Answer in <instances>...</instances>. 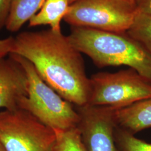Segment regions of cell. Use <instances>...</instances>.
Instances as JSON below:
<instances>
[{
  "instance_id": "obj_17",
  "label": "cell",
  "mask_w": 151,
  "mask_h": 151,
  "mask_svg": "<svg viewBox=\"0 0 151 151\" xmlns=\"http://www.w3.org/2000/svg\"><path fill=\"white\" fill-rule=\"evenodd\" d=\"M134 2L139 12L151 15V0H134Z\"/></svg>"
},
{
  "instance_id": "obj_11",
  "label": "cell",
  "mask_w": 151,
  "mask_h": 151,
  "mask_svg": "<svg viewBox=\"0 0 151 151\" xmlns=\"http://www.w3.org/2000/svg\"><path fill=\"white\" fill-rule=\"evenodd\" d=\"M45 0H12L11 10L6 25L10 32H18L40 10Z\"/></svg>"
},
{
  "instance_id": "obj_16",
  "label": "cell",
  "mask_w": 151,
  "mask_h": 151,
  "mask_svg": "<svg viewBox=\"0 0 151 151\" xmlns=\"http://www.w3.org/2000/svg\"><path fill=\"white\" fill-rule=\"evenodd\" d=\"M14 44V37H10L0 39V60L12 53Z\"/></svg>"
},
{
  "instance_id": "obj_12",
  "label": "cell",
  "mask_w": 151,
  "mask_h": 151,
  "mask_svg": "<svg viewBox=\"0 0 151 151\" xmlns=\"http://www.w3.org/2000/svg\"><path fill=\"white\" fill-rule=\"evenodd\" d=\"M127 32L151 55V15L139 12Z\"/></svg>"
},
{
  "instance_id": "obj_3",
  "label": "cell",
  "mask_w": 151,
  "mask_h": 151,
  "mask_svg": "<svg viewBox=\"0 0 151 151\" xmlns=\"http://www.w3.org/2000/svg\"><path fill=\"white\" fill-rule=\"evenodd\" d=\"M12 54L26 71L29 83L27 96L22 99L19 108L32 114L53 129L65 130L76 128L79 115L73 105L45 83L32 63L21 56Z\"/></svg>"
},
{
  "instance_id": "obj_18",
  "label": "cell",
  "mask_w": 151,
  "mask_h": 151,
  "mask_svg": "<svg viewBox=\"0 0 151 151\" xmlns=\"http://www.w3.org/2000/svg\"><path fill=\"white\" fill-rule=\"evenodd\" d=\"M0 151H6L5 149L4 148V147L1 145V143H0Z\"/></svg>"
},
{
  "instance_id": "obj_15",
  "label": "cell",
  "mask_w": 151,
  "mask_h": 151,
  "mask_svg": "<svg viewBox=\"0 0 151 151\" xmlns=\"http://www.w3.org/2000/svg\"><path fill=\"white\" fill-rule=\"evenodd\" d=\"M12 0H0V30L6 27L11 10Z\"/></svg>"
},
{
  "instance_id": "obj_19",
  "label": "cell",
  "mask_w": 151,
  "mask_h": 151,
  "mask_svg": "<svg viewBox=\"0 0 151 151\" xmlns=\"http://www.w3.org/2000/svg\"><path fill=\"white\" fill-rule=\"evenodd\" d=\"M68 2H69L70 4V5H71L72 4L74 3L75 2H76V1H78V0H68Z\"/></svg>"
},
{
  "instance_id": "obj_20",
  "label": "cell",
  "mask_w": 151,
  "mask_h": 151,
  "mask_svg": "<svg viewBox=\"0 0 151 151\" xmlns=\"http://www.w3.org/2000/svg\"><path fill=\"white\" fill-rule=\"evenodd\" d=\"M131 1H134V0H131Z\"/></svg>"
},
{
  "instance_id": "obj_9",
  "label": "cell",
  "mask_w": 151,
  "mask_h": 151,
  "mask_svg": "<svg viewBox=\"0 0 151 151\" xmlns=\"http://www.w3.org/2000/svg\"><path fill=\"white\" fill-rule=\"evenodd\" d=\"M115 120L117 125L135 134L151 128V97L129 106L116 109Z\"/></svg>"
},
{
  "instance_id": "obj_8",
  "label": "cell",
  "mask_w": 151,
  "mask_h": 151,
  "mask_svg": "<svg viewBox=\"0 0 151 151\" xmlns=\"http://www.w3.org/2000/svg\"><path fill=\"white\" fill-rule=\"evenodd\" d=\"M28 87L27 72L13 54L0 60V109H18L27 96Z\"/></svg>"
},
{
  "instance_id": "obj_7",
  "label": "cell",
  "mask_w": 151,
  "mask_h": 151,
  "mask_svg": "<svg viewBox=\"0 0 151 151\" xmlns=\"http://www.w3.org/2000/svg\"><path fill=\"white\" fill-rule=\"evenodd\" d=\"M77 128L88 151H116L114 130L116 126L113 108L85 105L76 106Z\"/></svg>"
},
{
  "instance_id": "obj_6",
  "label": "cell",
  "mask_w": 151,
  "mask_h": 151,
  "mask_svg": "<svg viewBox=\"0 0 151 151\" xmlns=\"http://www.w3.org/2000/svg\"><path fill=\"white\" fill-rule=\"evenodd\" d=\"M55 130L22 109L0 112V143L6 151H54Z\"/></svg>"
},
{
  "instance_id": "obj_14",
  "label": "cell",
  "mask_w": 151,
  "mask_h": 151,
  "mask_svg": "<svg viewBox=\"0 0 151 151\" xmlns=\"http://www.w3.org/2000/svg\"><path fill=\"white\" fill-rule=\"evenodd\" d=\"M55 131L57 139L54 151H88L83 143L77 127Z\"/></svg>"
},
{
  "instance_id": "obj_13",
  "label": "cell",
  "mask_w": 151,
  "mask_h": 151,
  "mask_svg": "<svg viewBox=\"0 0 151 151\" xmlns=\"http://www.w3.org/2000/svg\"><path fill=\"white\" fill-rule=\"evenodd\" d=\"M116 151H151V143L142 140L128 131L118 127L114 130Z\"/></svg>"
},
{
  "instance_id": "obj_5",
  "label": "cell",
  "mask_w": 151,
  "mask_h": 151,
  "mask_svg": "<svg viewBox=\"0 0 151 151\" xmlns=\"http://www.w3.org/2000/svg\"><path fill=\"white\" fill-rule=\"evenodd\" d=\"M139 11L131 0H78L64 18L72 27L127 32Z\"/></svg>"
},
{
  "instance_id": "obj_4",
  "label": "cell",
  "mask_w": 151,
  "mask_h": 151,
  "mask_svg": "<svg viewBox=\"0 0 151 151\" xmlns=\"http://www.w3.org/2000/svg\"><path fill=\"white\" fill-rule=\"evenodd\" d=\"M91 106L120 109L151 97V82L129 68L114 73L99 72L90 77Z\"/></svg>"
},
{
  "instance_id": "obj_2",
  "label": "cell",
  "mask_w": 151,
  "mask_h": 151,
  "mask_svg": "<svg viewBox=\"0 0 151 151\" xmlns=\"http://www.w3.org/2000/svg\"><path fill=\"white\" fill-rule=\"evenodd\" d=\"M67 37L97 67L126 65L151 82V55L127 32L72 27Z\"/></svg>"
},
{
  "instance_id": "obj_1",
  "label": "cell",
  "mask_w": 151,
  "mask_h": 151,
  "mask_svg": "<svg viewBox=\"0 0 151 151\" xmlns=\"http://www.w3.org/2000/svg\"><path fill=\"white\" fill-rule=\"evenodd\" d=\"M11 53L32 63L45 82L67 101L76 106L88 104L90 79L82 53L62 32H20L14 37Z\"/></svg>"
},
{
  "instance_id": "obj_10",
  "label": "cell",
  "mask_w": 151,
  "mask_h": 151,
  "mask_svg": "<svg viewBox=\"0 0 151 151\" xmlns=\"http://www.w3.org/2000/svg\"><path fill=\"white\" fill-rule=\"evenodd\" d=\"M68 0H45L40 10L29 22L30 27L49 25L55 32H61L60 23L70 10Z\"/></svg>"
}]
</instances>
